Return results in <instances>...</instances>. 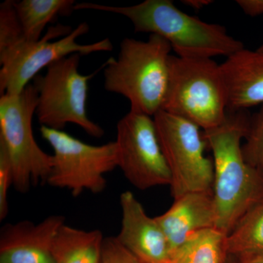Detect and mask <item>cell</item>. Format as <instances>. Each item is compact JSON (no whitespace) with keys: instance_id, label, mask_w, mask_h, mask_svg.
<instances>
[{"instance_id":"cell-1","label":"cell","mask_w":263,"mask_h":263,"mask_svg":"<svg viewBox=\"0 0 263 263\" xmlns=\"http://www.w3.org/2000/svg\"><path fill=\"white\" fill-rule=\"evenodd\" d=\"M250 117L247 110L228 111L220 125L202 133L214 156L216 228L226 235L263 200V176L247 163L242 149Z\"/></svg>"},{"instance_id":"cell-2","label":"cell","mask_w":263,"mask_h":263,"mask_svg":"<svg viewBox=\"0 0 263 263\" xmlns=\"http://www.w3.org/2000/svg\"><path fill=\"white\" fill-rule=\"evenodd\" d=\"M75 10L122 15L130 21L135 32L160 36L170 43L178 57L183 58L228 57L245 48L243 43L228 34L226 27L183 13L171 0H146L125 7L76 3Z\"/></svg>"},{"instance_id":"cell-3","label":"cell","mask_w":263,"mask_h":263,"mask_svg":"<svg viewBox=\"0 0 263 263\" xmlns=\"http://www.w3.org/2000/svg\"><path fill=\"white\" fill-rule=\"evenodd\" d=\"M171 50L157 34H150L146 41L124 38L117 58L104 65V87L127 98L131 111L154 117L165 98Z\"/></svg>"},{"instance_id":"cell-4","label":"cell","mask_w":263,"mask_h":263,"mask_svg":"<svg viewBox=\"0 0 263 263\" xmlns=\"http://www.w3.org/2000/svg\"><path fill=\"white\" fill-rule=\"evenodd\" d=\"M161 110L187 119L203 130L220 125L228 114L220 66L212 59L171 55L168 84Z\"/></svg>"},{"instance_id":"cell-5","label":"cell","mask_w":263,"mask_h":263,"mask_svg":"<svg viewBox=\"0 0 263 263\" xmlns=\"http://www.w3.org/2000/svg\"><path fill=\"white\" fill-rule=\"evenodd\" d=\"M89 30L86 22L76 28L57 24L48 29L37 41L27 40L0 53V95H18L38 76L40 71L62 59L75 53L81 56L97 52L111 51L109 38L89 44H81L77 39Z\"/></svg>"},{"instance_id":"cell-6","label":"cell","mask_w":263,"mask_h":263,"mask_svg":"<svg viewBox=\"0 0 263 263\" xmlns=\"http://www.w3.org/2000/svg\"><path fill=\"white\" fill-rule=\"evenodd\" d=\"M37 104V91L32 84L18 95L0 97V143L9 156L13 187L19 193L47 183L51 171L52 155L38 146L33 134Z\"/></svg>"},{"instance_id":"cell-7","label":"cell","mask_w":263,"mask_h":263,"mask_svg":"<svg viewBox=\"0 0 263 263\" xmlns=\"http://www.w3.org/2000/svg\"><path fill=\"white\" fill-rule=\"evenodd\" d=\"M81 54L75 53L48 66L44 76H36L33 85L37 91L35 114L41 126L62 130L71 123L89 136L100 138L104 129L87 115L89 81L96 72H79Z\"/></svg>"},{"instance_id":"cell-8","label":"cell","mask_w":263,"mask_h":263,"mask_svg":"<svg viewBox=\"0 0 263 263\" xmlns=\"http://www.w3.org/2000/svg\"><path fill=\"white\" fill-rule=\"evenodd\" d=\"M161 148L171 171L174 199L195 192L213 191L214 163L205 157L200 127L187 119L160 110L154 116Z\"/></svg>"},{"instance_id":"cell-9","label":"cell","mask_w":263,"mask_h":263,"mask_svg":"<svg viewBox=\"0 0 263 263\" xmlns=\"http://www.w3.org/2000/svg\"><path fill=\"white\" fill-rule=\"evenodd\" d=\"M40 131L53 148L49 186L67 189L74 197L84 191L103 193L105 175L118 167L115 141L92 146L62 130L41 126Z\"/></svg>"},{"instance_id":"cell-10","label":"cell","mask_w":263,"mask_h":263,"mask_svg":"<svg viewBox=\"0 0 263 263\" xmlns=\"http://www.w3.org/2000/svg\"><path fill=\"white\" fill-rule=\"evenodd\" d=\"M115 143L118 167L133 186L141 190L171 186L172 177L154 118L129 110L118 122Z\"/></svg>"},{"instance_id":"cell-11","label":"cell","mask_w":263,"mask_h":263,"mask_svg":"<svg viewBox=\"0 0 263 263\" xmlns=\"http://www.w3.org/2000/svg\"><path fill=\"white\" fill-rule=\"evenodd\" d=\"M122 219L116 238L143 263H171V253L163 230L156 218L147 215L141 202L129 191L120 195Z\"/></svg>"},{"instance_id":"cell-12","label":"cell","mask_w":263,"mask_h":263,"mask_svg":"<svg viewBox=\"0 0 263 263\" xmlns=\"http://www.w3.org/2000/svg\"><path fill=\"white\" fill-rule=\"evenodd\" d=\"M65 221L63 216L51 215L38 224L24 220L5 224L0 231V263H55L52 246Z\"/></svg>"},{"instance_id":"cell-13","label":"cell","mask_w":263,"mask_h":263,"mask_svg":"<svg viewBox=\"0 0 263 263\" xmlns=\"http://www.w3.org/2000/svg\"><path fill=\"white\" fill-rule=\"evenodd\" d=\"M163 230L171 255L192 235L216 228L213 191L195 192L175 199L167 212L155 217Z\"/></svg>"},{"instance_id":"cell-14","label":"cell","mask_w":263,"mask_h":263,"mask_svg":"<svg viewBox=\"0 0 263 263\" xmlns=\"http://www.w3.org/2000/svg\"><path fill=\"white\" fill-rule=\"evenodd\" d=\"M220 66L228 98V111L263 105V52L243 48Z\"/></svg>"},{"instance_id":"cell-15","label":"cell","mask_w":263,"mask_h":263,"mask_svg":"<svg viewBox=\"0 0 263 263\" xmlns=\"http://www.w3.org/2000/svg\"><path fill=\"white\" fill-rule=\"evenodd\" d=\"M105 238L100 230H83L64 224L52 246L55 263H100Z\"/></svg>"},{"instance_id":"cell-16","label":"cell","mask_w":263,"mask_h":263,"mask_svg":"<svg viewBox=\"0 0 263 263\" xmlns=\"http://www.w3.org/2000/svg\"><path fill=\"white\" fill-rule=\"evenodd\" d=\"M74 0H22L14 1L24 37L34 42L41 39L48 24L60 16H67L75 10Z\"/></svg>"},{"instance_id":"cell-17","label":"cell","mask_w":263,"mask_h":263,"mask_svg":"<svg viewBox=\"0 0 263 263\" xmlns=\"http://www.w3.org/2000/svg\"><path fill=\"white\" fill-rule=\"evenodd\" d=\"M224 245L227 254L235 258L263 254V200L240 218Z\"/></svg>"},{"instance_id":"cell-18","label":"cell","mask_w":263,"mask_h":263,"mask_svg":"<svg viewBox=\"0 0 263 263\" xmlns=\"http://www.w3.org/2000/svg\"><path fill=\"white\" fill-rule=\"evenodd\" d=\"M226 238L216 228L201 230L173 252L171 263H224Z\"/></svg>"},{"instance_id":"cell-19","label":"cell","mask_w":263,"mask_h":263,"mask_svg":"<svg viewBox=\"0 0 263 263\" xmlns=\"http://www.w3.org/2000/svg\"><path fill=\"white\" fill-rule=\"evenodd\" d=\"M242 149L247 163L263 176V105L257 114L250 117Z\"/></svg>"},{"instance_id":"cell-20","label":"cell","mask_w":263,"mask_h":263,"mask_svg":"<svg viewBox=\"0 0 263 263\" xmlns=\"http://www.w3.org/2000/svg\"><path fill=\"white\" fill-rule=\"evenodd\" d=\"M25 39L13 0L0 4V53Z\"/></svg>"},{"instance_id":"cell-21","label":"cell","mask_w":263,"mask_h":263,"mask_svg":"<svg viewBox=\"0 0 263 263\" xmlns=\"http://www.w3.org/2000/svg\"><path fill=\"white\" fill-rule=\"evenodd\" d=\"M11 186H13L11 162L4 145L0 143V221L4 220L9 212L8 193Z\"/></svg>"},{"instance_id":"cell-22","label":"cell","mask_w":263,"mask_h":263,"mask_svg":"<svg viewBox=\"0 0 263 263\" xmlns=\"http://www.w3.org/2000/svg\"><path fill=\"white\" fill-rule=\"evenodd\" d=\"M100 263H143L124 247L116 237H107L104 240Z\"/></svg>"},{"instance_id":"cell-23","label":"cell","mask_w":263,"mask_h":263,"mask_svg":"<svg viewBox=\"0 0 263 263\" xmlns=\"http://www.w3.org/2000/svg\"><path fill=\"white\" fill-rule=\"evenodd\" d=\"M236 3L249 16L263 14V0H238Z\"/></svg>"},{"instance_id":"cell-24","label":"cell","mask_w":263,"mask_h":263,"mask_svg":"<svg viewBox=\"0 0 263 263\" xmlns=\"http://www.w3.org/2000/svg\"><path fill=\"white\" fill-rule=\"evenodd\" d=\"M183 4L195 10H200L212 4V0H182Z\"/></svg>"},{"instance_id":"cell-25","label":"cell","mask_w":263,"mask_h":263,"mask_svg":"<svg viewBox=\"0 0 263 263\" xmlns=\"http://www.w3.org/2000/svg\"><path fill=\"white\" fill-rule=\"evenodd\" d=\"M235 259L238 263H263V254L245 256V257Z\"/></svg>"},{"instance_id":"cell-26","label":"cell","mask_w":263,"mask_h":263,"mask_svg":"<svg viewBox=\"0 0 263 263\" xmlns=\"http://www.w3.org/2000/svg\"><path fill=\"white\" fill-rule=\"evenodd\" d=\"M224 263H238L237 259L235 258L233 256L228 255L227 256L226 261Z\"/></svg>"},{"instance_id":"cell-27","label":"cell","mask_w":263,"mask_h":263,"mask_svg":"<svg viewBox=\"0 0 263 263\" xmlns=\"http://www.w3.org/2000/svg\"><path fill=\"white\" fill-rule=\"evenodd\" d=\"M258 51L263 52V43L261 45L260 47L258 48Z\"/></svg>"}]
</instances>
